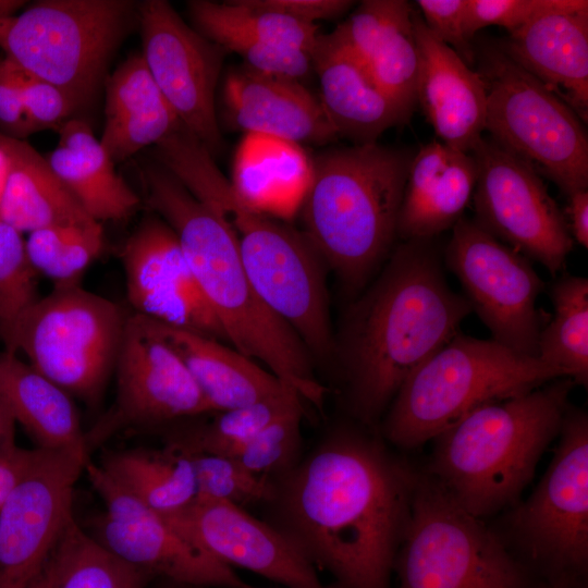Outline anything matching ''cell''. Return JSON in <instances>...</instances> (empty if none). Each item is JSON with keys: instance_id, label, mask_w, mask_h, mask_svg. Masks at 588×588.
<instances>
[{"instance_id": "obj_2", "label": "cell", "mask_w": 588, "mask_h": 588, "mask_svg": "<svg viewBox=\"0 0 588 588\" xmlns=\"http://www.w3.org/2000/svg\"><path fill=\"white\" fill-rule=\"evenodd\" d=\"M471 311L449 285L433 238L403 241L348 307L333 360L350 411L376 422L405 380L449 342Z\"/></svg>"}, {"instance_id": "obj_32", "label": "cell", "mask_w": 588, "mask_h": 588, "mask_svg": "<svg viewBox=\"0 0 588 588\" xmlns=\"http://www.w3.org/2000/svg\"><path fill=\"white\" fill-rule=\"evenodd\" d=\"M100 466L120 486L163 516L183 510L197 497L192 464L171 443L159 450L110 452Z\"/></svg>"}, {"instance_id": "obj_1", "label": "cell", "mask_w": 588, "mask_h": 588, "mask_svg": "<svg viewBox=\"0 0 588 588\" xmlns=\"http://www.w3.org/2000/svg\"><path fill=\"white\" fill-rule=\"evenodd\" d=\"M418 471L355 428L273 479L270 524L341 588H390Z\"/></svg>"}, {"instance_id": "obj_5", "label": "cell", "mask_w": 588, "mask_h": 588, "mask_svg": "<svg viewBox=\"0 0 588 588\" xmlns=\"http://www.w3.org/2000/svg\"><path fill=\"white\" fill-rule=\"evenodd\" d=\"M412 158L370 143L330 148L311 162L303 233L351 296L391 254Z\"/></svg>"}, {"instance_id": "obj_20", "label": "cell", "mask_w": 588, "mask_h": 588, "mask_svg": "<svg viewBox=\"0 0 588 588\" xmlns=\"http://www.w3.org/2000/svg\"><path fill=\"white\" fill-rule=\"evenodd\" d=\"M164 517L186 540L230 567L252 571L287 588H327L313 563L281 532L240 506L196 497Z\"/></svg>"}, {"instance_id": "obj_33", "label": "cell", "mask_w": 588, "mask_h": 588, "mask_svg": "<svg viewBox=\"0 0 588 588\" xmlns=\"http://www.w3.org/2000/svg\"><path fill=\"white\" fill-rule=\"evenodd\" d=\"M552 320L542 328L537 357L563 370L575 384L588 383V280L564 275L553 282Z\"/></svg>"}, {"instance_id": "obj_47", "label": "cell", "mask_w": 588, "mask_h": 588, "mask_svg": "<svg viewBox=\"0 0 588 588\" xmlns=\"http://www.w3.org/2000/svg\"><path fill=\"white\" fill-rule=\"evenodd\" d=\"M568 197V229L573 240L588 247V189L577 191Z\"/></svg>"}, {"instance_id": "obj_21", "label": "cell", "mask_w": 588, "mask_h": 588, "mask_svg": "<svg viewBox=\"0 0 588 588\" xmlns=\"http://www.w3.org/2000/svg\"><path fill=\"white\" fill-rule=\"evenodd\" d=\"M222 102L236 127L289 144H324L338 137L320 101L298 79L245 64L223 79Z\"/></svg>"}, {"instance_id": "obj_42", "label": "cell", "mask_w": 588, "mask_h": 588, "mask_svg": "<svg viewBox=\"0 0 588 588\" xmlns=\"http://www.w3.org/2000/svg\"><path fill=\"white\" fill-rule=\"evenodd\" d=\"M78 108L79 103L62 88L25 73L22 137L47 128L58 130Z\"/></svg>"}, {"instance_id": "obj_6", "label": "cell", "mask_w": 588, "mask_h": 588, "mask_svg": "<svg viewBox=\"0 0 588 588\" xmlns=\"http://www.w3.org/2000/svg\"><path fill=\"white\" fill-rule=\"evenodd\" d=\"M574 385L558 378L473 411L432 439L425 471L480 519L515 504L559 437Z\"/></svg>"}, {"instance_id": "obj_43", "label": "cell", "mask_w": 588, "mask_h": 588, "mask_svg": "<svg viewBox=\"0 0 588 588\" xmlns=\"http://www.w3.org/2000/svg\"><path fill=\"white\" fill-rule=\"evenodd\" d=\"M416 4L430 32L470 68L475 65V47L464 30L466 0H417Z\"/></svg>"}, {"instance_id": "obj_39", "label": "cell", "mask_w": 588, "mask_h": 588, "mask_svg": "<svg viewBox=\"0 0 588 588\" xmlns=\"http://www.w3.org/2000/svg\"><path fill=\"white\" fill-rule=\"evenodd\" d=\"M181 450L192 464L197 497L225 501L242 509L267 504L272 499L273 479L248 471L229 456Z\"/></svg>"}, {"instance_id": "obj_46", "label": "cell", "mask_w": 588, "mask_h": 588, "mask_svg": "<svg viewBox=\"0 0 588 588\" xmlns=\"http://www.w3.org/2000/svg\"><path fill=\"white\" fill-rule=\"evenodd\" d=\"M36 449L27 450L10 442L0 450V512L30 465Z\"/></svg>"}, {"instance_id": "obj_50", "label": "cell", "mask_w": 588, "mask_h": 588, "mask_svg": "<svg viewBox=\"0 0 588 588\" xmlns=\"http://www.w3.org/2000/svg\"><path fill=\"white\" fill-rule=\"evenodd\" d=\"M21 0H0V20H5L17 14V11L25 4Z\"/></svg>"}, {"instance_id": "obj_7", "label": "cell", "mask_w": 588, "mask_h": 588, "mask_svg": "<svg viewBox=\"0 0 588 588\" xmlns=\"http://www.w3.org/2000/svg\"><path fill=\"white\" fill-rule=\"evenodd\" d=\"M566 377L494 340L457 332L402 384L382 422L387 440L414 449L473 411Z\"/></svg>"}, {"instance_id": "obj_8", "label": "cell", "mask_w": 588, "mask_h": 588, "mask_svg": "<svg viewBox=\"0 0 588 588\" xmlns=\"http://www.w3.org/2000/svg\"><path fill=\"white\" fill-rule=\"evenodd\" d=\"M394 569L399 588H541L547 584L426 471H418Z\"/></svg>"}, {"instance_id": "obj_41", "label": "cell", "mask_w": 588, "mask_h": 588, "mask_svg": "<svg viewBox=\"0 0 588 588\" xmlns=\"http://www.w3.org/2000/svg\"><path fill=\"white\" fill-rule=\"evenodd\" d=\"M584 9H588L587 0H466L464 30L473 41L487 26H501L513 34L546 14Z\"/></svg>"}, {"instance_id": "obj_36", "label": "cell", "mask_w": 588, "mask_h": 588, "mask_svg": "<svg viewBox=\"0 0 588 588\" xmlns=\"http://www.w3.org/2000/svg\"><path fill=\"white\" fill-rule=\"evenodd\" d=\"M301 408V396L291 391L278 397L219 412L209 421L174 433L168 443L186 451L231 456L268 425Z\"/></svg>"}, {"instance_id": "obj_45", "label": "cell", "mask_w": 588, "mask_h": 588, "mask_svg": "<svg viewBox=\"0 0 588 588\" xmlns=\"http://www.w3.org/2000/svg\"><path fill=\"white\" fill-rule=\"evenodd\" d=\"M259 8L273 11L296 21L316 24L331 20L348 11L354 1L350 0H252Z\"/></svg>"}, {"instance_id": "obj_16", "label": "cell", "mask_w": 588, "mask_h": 588, "mask_svg": "<svg viewBox=\"0 0 588 588\" xmlns=\"http://www.w3.org/2000/svg\"><path fill=\"white\" fill-rule=\"evenodd\" d=\"M113 371L115 397L85 432L88 452L127 428L211 412L181 358L140 315H127Z\"/></svg>"}, {"instance_id": "obj_14", "label": "cell", "mask_w": 588, "mask_h": 588, "mask_svg": "<svg viewBox=\"0 0 588 588\" xmlns=\"http://www.w3.org/2000/svg\"><path fill=\"white\" fill-rule=\"evenodd\" d=\"M470 152L477 163L474 220L555 275L564 268L574 240L540 175L491 138L482 136Z\"/></svg>"}, {"instance_id": "obj_26", "label": "cell", "mask_w": 588, "mask_h": 588, "mask_svg": "<svg viewBox=\"0 0 588 588\" xmlns=\"http://www.w3.org/2000/svg\"><path fill=\"white\" fill-rule=\"evenodd\" d=\"M320 105L336 132L355 144L377 143L408 117L375 84L367 69L330 36L319 35L311 52Z\"/></svg>"}, {"instance_id": "obj_31", "label": "cell", "mask_w": 588, "mask_h": 588, "mask_svg": "<svg viewBox=\"0 0 588 588\" xmlns=\"http://www.w3.org/2000/svg\"><path fill=\"white\" fill-rule=\"evenodd\" d=\"M0 401L42 450L89 455L71 395L16 354L0 352Z\"/></svg>"}, {"instance_id": "obj_4", "label": "cell", "mask_w": 588, "mask_h": 588, "mask_svg": "<svg viewBox=\"0 0 588 588\" xmlns=\"http://www.w3.org/2000/svg\"><path fill=\"white\" fill-rule=\"evenodd\" d=\"M147 205L174 231L191 271L226 340L261 363L302 400L320 408L328 389L297 334L259 297L228 224L160 163L140 169Z\"/></svg>"}, {"instance_id": "obj_44", "label": "cell", "mask_w": 588, "mask_h": 588, "mask_svg": "<svg viewBox=\"0 0 588 588\" xmlns=\"http://www.w3.org/2000/svg\"><path fill=\"white\" fill-rule=\"evenodd\" d=\"M25 73L9 58L0 59V124L22 139Z\"/></svg>"}, {"instance_id": "obj_38", "label": "cell", "mask_w": 588, "mask_h": 588, "mask_svg": "<svg viewBox=\"0 0 588 588\" xmlns=\"http://www.w3.org/2000/svg\"><path fill=\"white\" fill-rule=\"evenodd\" d=\"M37 274L22 233L0 218V338L9 353L20 320L39 298Z\"/></svg>"}, {"instance_id": "obj_22", "label": "cell", "mask_w": 588, "mask_h": 588, "mask_svg": "<svg viewBox=\"0 0 588 588\" xmlns=\"http://www.w3.org/2000/svg\"><path fill=\"white\" fill-rule=\"evenodd\" d=\"M413 12L406 0H365L329 34L408 118L417 105L419 72Z\"/></svg>"}, {"instance_id": "obj_51", "label": "cell", "mask_w": 588, "mask_h": 588, "mask_svg": "<svg viewBox=\"0 0 588 588\" xmlns=\"http://www.w3.org/2000/svg\"><path fill=\"white\" fill-rule=\"evenodd\" d=\"M49 586H50V573H49V567H48L44 577L41 578V580L39 581L36 588H49Z\"/></svg>"}, {"instance_id": "obj_29", "label": "cell", "mask_w": 588, "mask_h": 588, "mask_svg": "<svg viewBox=\"0 0 588 588\" xmlns=\"http://www.w3.org/2000/svg\"><path fill=\"white\" fill-rule=\"evenodd\" d=\"M105 115L99 140L114 163L156 145L181 124L142 54L128 58L107 79Z\"/></svg>"}, {"instance_id": "obj_25", "label": "cell", "mask_w": 588, "mask_h": 588, "mask_svg": "<svg viewBox=\"0 0 588 588\" xmlns=\"http://www.w3.org/2000/svg\"><path fill=\"white\" fill-rule=\"evenodd\" d=\"M498 44L587 121L588 9L546 14Z\"/></svg>"}, {"instance_id": "obj_10", "label": "cell", "mask_w": 588, "mask_h": 588, "mask_svg": "<svg viewBox=\"0 0 588 588\" xmlns=\"http://www.w3.org/2000/svg\"><path fill=\"white\" fill-rule=\"evenodd\" d=\"M486 89L485 131L566 195L588 189V137L577 113L498 42L475 48Z\"/></svg>"}, {"instance_id": "obj_37", "label": "cell", "mask_w": 588, "mask_h": 588, "mask_svg": "<svg viewBox=\"0 0 588 588\" xmlns=\"http://www.w3.org/2000/svg\"><path fill=\"white\" fill-rule=\"evenodd\" d=\"M100 222L86 225H52L28 233L29 261L37 273L54 286L78 284L81 277L103 248Z\"/></svg>"}, {"instance_id": "obj_34", "label": "cell", "mask_w": 588, "mask_h": 588, "mask_svg": "<svg viewBox=\"0 0 588 588\" xmlns=\"http://www.w3.org/2000/svg\"><path fill=\"white\" fill-rule=\"evenodd\" d=\"M49 588H145L152 577L102 547L73 519L49 563Z\"/></svg>"}, {"instance_id": "obj_17", "label": "cell", "mask_w": 588, "mask_h": 588, "mask_svg": "<svg viewBox=\"0 0 588 588\" xmlns=\"http://www.w3.org/2000/svg\"><path fill=\"white\" fill-rule=\"evenodd\" d=\"M144 62L181 125L213 157L222 146L216 89L228 52L166 0L137 3Z\"/></svg>"}, {"instance_id": "obj_18", "label": "cell", "mask_w": 588, "mask_h": 588, "mask_svg": "<svg viewBox=\"0 0 588 588\" xmlns=\"http://www.w3.org/2000/svg\"><path fill=\"white\" fill-rule=\"evenodd\" d=\"M86 476L105 504L93 522L91 535L109 552L151 576L180 585L244 588L232 567L186 540L158 512L113 480L105 469L88 462Z\"/></svg>"}, {"instance_id": "obj_53", "label": "cell", "mask_w": 588, "mask_h": 588, "mask_svg": "<svg viewBox=\"0 0 588 588\" xmlns=\"http://www.w3.org/2000/svg\"><path fill=\"white\" fill-rule=\"evenodd\" d=\"M244 588H250V587L246 586V587H244ZM286 588H287V587H286Z\"/></svg>"}, {"instance_id": "obj_11", "label": "cell", "mask_w": 588, "mask_h": 588, "mask_svg": "<svg viewBox=\"0 0 588 588\" xmlns=\"http://www.w3.org/2000/svg\"><path fill=\"white\" fill-rule=\"evenodd\" d=\"M520 558L544 583L587 588L588 416L569 406L559 443L532 493L510 514Z\"/></svg>"}, {"instance_id": "obj_9", "label": "cell", "mask_w": 588, "mask_h": 588, "mask_svg": "<svg viewBox=\"0 0 588 588\" xmlns=\"http://www.w3.org/2000/svg\"><path fill=\"white\" fill-rule=\"evenodd\" d=\"M137 22L128 0H45L0 20V48L27 75L69 93L83 107Z\"/></svg>"}, {"instance_id": "obj_23", "label": "cell", "mask_w": 588, "mask_h": 588, "mask_svg": "<svg viewBox=\"0 0 588 588\" xmlns=\"http://www.w3.org/2000/svg\"><path fill=\"white\" fill-rule=\"evenodd\" d=\"M413 26L419 52L417 103L442 143L470 152L485 132L482 78L430 32L415 10Z\"/></svg>"}, {"instance_id": "obj_35", "label": "cell", "mask_w": 588, "mask_h": 588, "mask_svg": "<svg viewBox=\"0 0 588 588\" xmlns=\"http://www.w3.org/2000/svg\"><path fill=\"white\" fill-rule=\"evenodd\" d=\"M186 5L196 30L226 28L273 47L306 52L310 57L319 37L316 24L259 8L252 0H191Z\"/></svg>"}, {"instance_id": "obj_28", "label": "cell", "mask_w": 588, "mask_h": 588, "mask_svg": "<svg viewBox=\"0 0 588 588\" xmlns=\"http://www.w3.org/2000/svg\"><path fill=\"white\" fill-rule=\"evenodd\" d=\"M58 133V146L47 160L85 211L100 223L133 215L140 199L115 172L114 162L89 124L72 118Z\"/></svg>"}, {"instance_id": "obj_40", "label": "cell", "mask_w": 588, "mask_h": 588, "mask_svg": "<svg viewBox=\"0 0 588 588\" xmlns=\"http://www.w3.org/2000/svg\"><path fill=\"white\" fill-rule=\"evenodd\" d=\"M303 414L301 408L278 418L229 457L255 475L279 478L299 461Z\"/></svg>"}, {"instance_id": "obj_48", "label": "cell", "mask_w": 588, "mask_h": 588, "mask_svg": "<svg viewBox=\"0 0 588 588\" xmlns=\"http://www.w3.org/2000/svg\"><path fill=\"white\" fill-rule=\"evenodd\" d=\"M15 420L7 406L0 401V450L14 440Z\"/></svg>"}, {"instance_id": "obj_24", "label": "cell", "mask_w": 588, "mask_h": 588, "mask_svg": "<svg viewBox=\"0 0 588 588\" xmlns=\"http://www.w3.org/2000/svg\"><path fill=\"white\" fill-rule=\"evenodd\" d=\"M477 180L471 152L431 142L413 155L399 212L402 241L430 240L452 229L469 204Z\"/></svg>"}, {"instance_id": "obj_19", "label": "cell", "mask_w": 588, "mask_h": 588, "mask_svg": "<svg viewBox=\"0 0 588 588\" xmlns=\"http://www.w3.org/2000/svg\"><path fill=\"white\" fill-rule=\"evenodd\" d=\"M120 258L134 314L228 342L166 221L158 217L142 221L125 241Z\"/></svg>"}, {"instance_id": "obj_13", "label": "cell", "mask_w": 588, "mask_h": 588, "mask_svg": "<svg viewBox=\"0 0 588 588\" xmlns=\"http://www.w3.org/2000/svg\"><path fill=\"white\" fill-rule=\"evenodd\" d=\"M452 229L443 260L461 282L471 311L489 329L492 340L538 358L542 328L536 301L544 283L530 260L474 219L462 217Z\"/></svg>"}, {"instance_id": "obj_49", "label": "cell", "mask_w": 588, "mask_h": 588, "mask_svg": "<svg viewBox=\"0 0 588 588\" xmlns=\"http://www.w3.org/2000/svg\"><path fill=\"white\" fill-rule=\"evenodd\" d=\"M10 172V160L3 148L0 146V204L5 191Z\"/></svg>"}, {"instance_id": "obj_3", "label": "cell", "mask_w": 588, "mask_h": 588, "mask_svg": "<svg viewBox=\"0 0 588 588\" xmlns=\"http://www.w3.org/2000/svg\"><path fill=\"white\" fill-rule=\"evenodd\" d=\"M156 157L230 228L245 272L264 303L301 339L313 358L332 362L323 261L304 233L253 206L224 177L213 157L177 126L156 144Z\"/></svg>"}, {"instance_id": "obj_30", "label": "cell", "mask_w": 588, "mask_h": 588, "mask_svg": "<svg viewBox=\"0 0 588 588\" xmlns=\"http://www.w3.org/2000/svg\"><path fill=\"white\" fill-rule=\"evenodd\" d=\"M10 172L0 218L21 233L52 225H86L94 220L54 173L46 157L27 142L0 134Z\"/></svg>"}, {"instance_id": "obj_52", "label": "cell", "mask_w": 588, "mask_h": 588, "mask_svg": "<svg viewBox=\"0 0 588 588\" xmlns=\"http://www.w3.org/2000/svg\"><path fill=\"white\" fill-rule=\"evenodd\" d=\"M541 588H571L564 585H552V584H544Z\"/></svg>"}, {"instance_id": "obj_27", "label": "cell", "mask_w": 588, "mask_h": 588, "mask_svg": "<svg viewBox=\"0 0 588 588\" xmlns=\"http://www.w3.org/2000/svg\"><path fill=\"white\" fill-rule=\"evenodd\" d=\"M149 320L181 358L211 412L242 407L295 391L221 341Z\"/></svg>"}, {"instance_id": "obj_12", "label": "cell", "mask_w": 588, "mask_h": 588, "mask_svg": "<svg viewBox=\"0 0 588 588\" xmlns=\"http://www.w3.org/2000/svg\"><path fill=\"white\" fill-rule=\"evenodd\" d=\"M127 315L79 284L54 286L20 320L13 353L49 380L95 403L114 370Z\"/></svg>"}, {"instance_id": "obj_15", "label": "cell", "mask_w": 588, "mask_h": 588, "mask_svg": "<svg viewBox=\"0 0 588 588\" xmlns=\"http://www.w3.org/2000/svg\"><path fill=\"white\" fill-rule=\"evenodd\" d=\"M88 454L36 448L0 512V588H36L69 524Z\"/></svg>"}]
</instances>
